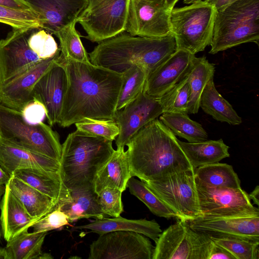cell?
<instances>
[{"mask_svg":"<svg viewBox=\"0 0 259 259\" xmlns=\"http://www.w3.org/2000/svg\"><path fill=\"white\" fill-rule=\"evenodd\" d=\"M62 59L68 85L58 124L66 127L84 118L114 120L122 73Z\"/></svg>","mask_w":259,"mask_h":259,"instance_id":"1","label":"cell"},{"mask_svg":"<svg viewBox=\"0 0 259 259\" xmlns=\"http://www.w3.org/2000/svg\"><path fill=\"white\" fill-rule=\"evenodd\" d=\"M126 146L132 177L144 182L177 171L195 170L176 135L159 119L142 127Z\"/></svg>","mask_w":259,"mask_h":259,"instance_id":"2","label":"cell"},{"mask_svg":"<svg viewBox=\"0 0 259 259\" xmlns=\"http://www.w3.org/2000/svg\"><path fill=\"white\" fill-rule=\"evenodd\" d=\"M176 50L172 34L162 37H148L133 36L124 31L98 42L89 56L92 64L119 73L138 65L144 68L148 74Z\"/></svg>","mask_w":259,"mask_h":259,"instance_id":"3","label":"cell"},{"mask_svg":"<svg viewBox=\"0 0 259 259\" xmlns=\"http://www.w3.org/2000/svg\"><path fill=\"white\" fill-rule=\"evenodd\" d=\"M112 141L78 130L62 144L59 174L69 190L94 188L98 171L113 153Z\"/></svg>","mask_w":259,"mask_h":259,"instance_id":"4","label":"cell"},{"mask_svg":"<svg viewBox=\"0 0 259 259\" xmlns=\"http://www.w3.org/2000/svg\"><path fill=\"white\" fill-rule=\"evenodd\" d=\"M258 41L259 0H236L217 10L209 53Z\"/></svg>","mask_w":259,"mask_h":259,"instance_id":"5","label":"cell"},{"mask_svg":"<svg viewBox=\"0 0 259 259\" xmlns=\"http://www.w3.org/2000/svg\"><path fill=\"white\" fill-rule=\"evenodd\" d=\"M0 139L58 161L61 158L59 136L50 125L30 124L21 112L1 104Z\"/></svg>","mask_w":259,"mask_h":259,"instance_id":"6","label":"cell"},{"mask_svg":"<svg viewBox=\"0 0 259 259\" xmlns=\"http://www.w3.org/2000/svg\"><path fill=\"white\" fill-rule=\"evenodd\" d=\"M216 11L214 6L203 2L173 8L170 25L177 50L195 55L210 45Z\"/></svg>","mask_w":259,"mask_h":259,"instance_id":"7","label":"cell"},{"mask_svg":"<svg viewBox=\"0 0 259 259\" xmlns=\"http://www.w3.org/2000/svg\"><path fill=\"white\" fill-rule=\"evenodd\" d=\"M194 170L177 171L155 181L145 182L173 210L179 220L187 222L202 216Z\"/></svg>","mask_w":259,"mask_h":259,"instance_id":"8","label":"cell"},{"mask_svg":"<svg viewBox=\"0 0 259 259\" xmlns=\"http://www.w3.org/2000/svg\"><path fill=\"white\" fill-rule=\"evenodd\" d=\"M212 240L178 220L160 234L152 259H207Z\"/></svg>","mask_w":259,"mask_h":259,"instance_id":"9","label":"cell"},{"mask_svg":"<svg viewBox=\"0 0 259 259\" xmlns=\"http://www.w3.org/2000/svg\"><path fill=\"white\" fill-rule=\"evenodd\" d=\"M79 23L92 42H99L125 31L129 0H88Z\"/></svg>","mask_w":259,"mask_h":259,"instance_id":"10","label":"cell"},{"mask_svg":"<svg viewBox=\"0 0 259 259\" xmlns=\"http://www.w3.org/2000/svg\"><path fill=\"white\" fill-rule=\"evenodd\" d=\"M154 246L145 236L132 231L100 234L90 245L89 259H152Z\"/></svg>","mask_w":259,"mask_h":259,"instance_id":"11","label":"cell"},{"mask_svg":"<svg viewBox=\"0 0 259 259\" xmlns=\"http://www.w3.org/2000/svg\"><path fill=\"white\" fill-rule=\"evenodd\" d=\"M171 11L164 0H129L124 30L133 36L169 35Z\"/></svg>","mask_w":259,"mask_h":259,"instance_id":"12","label":"cell"},{"mask_svg":"<svg viewBox=\"0 0 259 259\" xmlns=\"http://www.w3.org/2000/svg\"><path fill=\"white\" fill-rule=\"evenodd\" d=\"M201 217L259 213L248 194L239 188L212 187L195 181Z\"/></svg>","mask_w":259,"mask_h":259,"instance_id":"13","label":"cell"},{"mask_svg":"<svg viewBox=\"0 0 259 259\" xmlns=\"http://www.w3.org/2000/svg\"><path fill=\"white\" fill-rule=\"evenodd\" d=\"M33 28L13 29L5 39L0 40V85L42 60L28 45Z\"/></svg>","mask_w":259,"mask_h":259,"instance_id":"14","label":"cell"},{"mask_svg":"<svg viewBox=\"0 0 259 259\" xmlns=\"http://www.w3.org/2000/svg\"><path fill=\"white\" fill-rule=\"evenodd\" d=\"M162 113L159 99L148 95L144 90L135 100L116 111L114 120L119 128L115 139L117 148H124L138 131Z\"/></svg>","mask_w":259,"mask_h":259,"instance_id":"15","label":"cell"},{"mask_svg":"<svg viewBox=\"0 0 259 259\" xmlns=\"http://www.w3.org/2000/svg\"><path fill=\"white\" fill-rule=\"evenodd\" d=\"M186 223L193 230L209 237H235L259 241V213L200 217Z\"/></svg>","mask_w":259,"mask_h":259,"instance_id":"16","label":"cell"},{"mask_svg":"<svg viewBox=\"0 0 259 259\" xmlns=\"http://www.w3.org/2000/svg\"><path fill=\"white\" fill-rule=\"evenodd\" d=\"M67 85L66 69L61 57L42 75L33 88V99L44 105L47 121L51 126L59 122Z\"/></svg>","mask_w":259,"mask_h":259,"instance_id":"17","label":"cell"},{"mask_svg":"<svg viewBox=\"0 0 259 259\" xmlns=\"http://www.w3.org/2000/svg\"><path fill=\"white\" fill-rule=\"evenodd\" d=\"M60 51L42 60L5 84L0 85V104L21 112L32 101L33 88L42 75L60 59Z\"/></svg>","mask_w":259,"mask_h":259,"instance_id":"18","label":"cell"},{"mask_svg":"<svg viewBox=\"0 0 259 259\" xmlns=\"http://www.w3.org/2000/svg\"><path fill=\"white\" fill-rule=\"evenodd\" d=\"M195 57L186 51L177 50L164 62L148 74L144 92L151 97L160 98L186 76Z\"/></svg>","mask_w":259,"mask_h":259,"instance_id":"19","label":"cell"},{"mask_svg":"<svg viewBox=\"0 0 259 259\" xmlns=\"http://www.w3.org/2000/svg\"><path fill=\"white\" fill-rule=\"evenodd\" d=\"M38 16L41 28L56 35L73 22L87 7L88 0H25Z\"/></svg>","mask_w":259,"mask_h":259,"instance_id":"20","label":"cell"},{"mask_svg":"<svg viewBox=\"0 0 259 259\" xmlns=\"http://www.w3.org/2000/svg\"><path fill=\"white\" fill-rule=\"evenodd\" d=\"M0 166L11 176L16 170L29 168L59 172L60 163L0 139Z\"/></svg>","mask_w":259,"mask_h":259,"instance_id":"21","label":"cell"},{"mask_svg":"<svg viewBox=\"0 0 259 259\" xmlns=\"http://www.w3.org/2000/svg\"><path fill=\"white\" fill-rule=\"evenodd\" d=\"M0 204L2 233L7 242L27 231L39 220L28 213L6 184Z\"/></svg>","mask_w":259,"mask_h":259,"instance_id":"22","label":"cell"},{"mask_svg":"<svg viewBox=\"0 0 259 259\" xmlns=\"http://www.w3.org/2000/svg\"><path fill=\"white\" fill-rule=\"evenodd\" d=\"M81 229L90 230L99 235L116 231H132L149 238L155 243L162 232L160 225L155 220H129L120 215L113 218L96 219L88 224L73 227L71 230Z\"/></svg>","mask_w":259,"mask_h":259,"instance_id":"23","label":"cell"},{"mask_svg":"<svg viewBox=\"0 0 259 259\" xmlns=\"http://www.w3.org/2000/svg\"><path fill=\"white\" fill-rule=\"evenodd\" d=\"M132 177L126 151L123 148H117L97 174L94 190L97 194L106 187L123 192Z\"/></svg>","mask_w":259,"mask_h":259,"instance_id":"24","label":"cell"},{"mask_svg":"<svg viewBox=\"0 0 259 259\" xmlns=\"http://www.w3.org/2000/svg\"><path fill=\"white\" fill-rule=\"evenodd\" d=\"M12 176L52 198L59 204L70 198V191L63 184L59 172L29 168L16 170Z\"/></svg>","mask_w":259,"mask_h":259,"instance_id":"25","label":"cell"},{"mask_svg":"<svg viewBox=\"0 0 259 259\" xmlns=\"http://www.w3.org/2000/svg\"><path fill=\"white\" fill-rule=\"evenodd\" d=\"M58 206L70 223L90 218L101 219L107 216L100 207L98 194L94 188L70 191L69 199L58 204Z\"/></svg>","mask_w":259,"mask_h":259,"instance_id":"26","label":"cell"},{"mask_svg":"<svg viewBox=\"0 0 259 259\" xmlns=\"http://www.w3.org/2000/svg\"><path fill=\"white\" fill-rule=\"evenodd\" d=\"M6 185L33 218L41 219L59 204L52 198L13 176H11Z\"/></svg>","mask_w":259,"mask_h":259,"instance_id":"27","label":"cell"},{"mask_svg":"<svg viewBox=\"0 0 259 259\" xmlns=\"http://www.w3.org/2000/svg\"><path fill=\"white\" fill-rule=\"evenodd\" d=\"M178 143L193 167L218 162L230 156L229 147L221 139L196 143Z\"/></svg>","mask_w":259,"mask_h":259,"instance_id":"28","label":"cell"},{"mask_svg":"<svg viewBox=\"0 0 259 259\" xmlns=\"http://www.w3.org/2000/svg\"><path fill=\"white\" fill-rule=\"evenodd\" d=\"M200 107L217 121L233 125L240 124L242 122L232 106L216 89L213 78L208 81L201 94Z\"/></svg>","mask_w":259,"mask_h":259,"instance_id":"29","label":"cell"},{"mask_svg":"<svg viewBox=\"0 0 259 259\" xmlns=\"http://www.w3.org/2000/svg\"><path fill=\"white\" fill-rule=\"evenodd\" d=\"M215 66L205 57H196L188 73L190 95L188 105V114H195L200 108L201 94L209 80L213 78Z\"/></svg>","mask_w":259,"mask_h":259,"instance_id":"30","label":"cell"},{"mask_svg":"<svg viewBox=\"0 0 259 259\" xmlns=\"http://www.w3.org/2000/svg\"><path fill=\"white\" fill-rule=\"evenodd\" d=\"M195 181L212 187L239 188L240 180L233 167L227 163L215 162L195 169Z\"/></svg>","mask_w":259,"mask_h":259,"instance_id":"31","label":"cell"},{"mask_svg":"<svg viewBox=\"0 0 259 259\" xmlns=\"http://www.w3.org/2000/svg\"><path fill=\"white\" fill-rule=\"evenodd\" d=\"M160 120L175 135L188 142L196 143L207 140L208 134L199 123L191 119L187 113L164 112Z\"/></svg>","mask_w":259,"mask_h":259,"instance_id":"32","label":"cell"},{"mask_svg":"<svg viewBox=\"0 0 259 259\" xmlns=\"http://www.w3.org/2000/svg\"><path fill=\"white\" fill-rule=\"evenodd\" d=\"M47 232L26 231L7 242L8 259H38Z\"/></svg>","mask_w":259,"mask_h":259,"instance_id":"33","label":"cell"},{"mask_svg":"<svg viewBox=\"0 0 259 259\" xmlns=\"http://www.w3.org/2000/svg\"><path fill=\"white\" fill-rule=\"evenodd\" d=\"M148 72L143 67L134 65L122 73V83L116 111L135 100L143 91Z\"/></svg>","mask_w":259,"mask_h":259,"instance_id":"34","label":"cell"},{"mask_svg":"<svg viewBox=\"0 0 259 259\" xmlns=\"http://www.w3.org/2000/svg\"><path fill=\"white\" fill-rule=\"evenodd\" d=\"M75 21L61 29L55 35L60 41V55L65 60L91 62L80 39L81 36L75 29Z\"/></svg>","mask_w":259,"mask_h":259,"instance_id":"35","label":"cell"},{"mask_svg":"<svg viewBox=\"0 0 259 259\" xmlns=\"http://www.w3.org/2000/svg\"><path fill=\"white\" fill-rule=\"evenodd\" d=\"M127 187L130 193L143 202L155 215L166 219L176 218L173 210L145 182L132 177L127 182Z\"/></svg>","mask_w":259,"mask_h":259,"instance_id":"36","label":"cell"},{"mask_svg":"<svg viewBox=\"0 0 259 259\" xmlns=\"http://www.w3.org/2000/svg\"><path fill=\"white\" fill-rule=\"evenodd\" d=\"M188 73L167 92L158 98L163 113L180 112L188 114V105L190 95Z\"/></svg>","mask_w":259,"mask_h":259,"instance_id":"37","label":"cell"},{"mask_svg":"<svg viewBox=\"0 0 259 259\" xmlns=\"http://www.w3.org/2000/svg\"><path fill=\"white\" fill-rule=\"evenodd\" d=\"M0 22L13 29L41 28L38 16L34 11L19 9L0 5Z\"/></svg>","mask_w":259,"mask_h":259,"instance_id":"38","label":"cell"},{"mask_svg":"<svg viewBox=\"0 0 259 259\" xmlns=\"http://www.w3.org/2000/svg\"><path fill=\"white\" fill-rule=\"evenodd\" d=\"M226 249L236 259H258L259 241L235 237H210Z\"/></svg>","mask_w":259,"mask_h":259,"instance_id":"39","label":"cell"},{"mask_svg":"<svg viewBox=\"0 0 259 259\" xmlns=\"http://www.w3.org/2000/svg\"><path fill=\"white\" fill-rule=\"evenodd\" d=\"M28 41L29 47L41 60L53 57L60 51L52 34L41 28H33Z\"/></svg>","mask_w":259,"mask_h":259,"instance_id":"40","label":"cell"},{"mask_svg":"<svg viewBox=\"0 0 259 259\" xmlns=\"http://www.w3.org/2000/svg\"><path fill=\"white\" fill-rule=\"evenodd\" d=\"M76 130L114 141L119 133L115 120L84 118L75 123Z\"/></svg>","mask_w":259,"mask_h":259,"instance_id":"41","label":"cell"},{"mask_svg":"<svg viewBox=\"0 0 259 259\" xmlns=\"http://www.w3.org/2000/svg\"><path fill=\"white\" fill-rule=\"evenodd\" d=\"M122 192L116 188L106 187L98 194L99 204L106 215L116 217L123 212Z\"/></svg>","mask_w":259,"mask_h":259,"instance_id":"42","label":"cell"},{"mask_svg":"<svg viewBox=\"0 0 259 259\" xmlns=\"http://www.w3.org/2000/svg\"><path fill=\"white\" fill-rule=\"evenodd\" d=\"M68 218L58 204L47 214L38 220L32 226L33 232H48L62 228L69 224Z\"/></svg>","mask_w":259,"mask_h":259,"instance_id":"43","label":"cell"},{"mask_svg":"<svg viewBox=\"0 0 259 259\" xmlns=\"http://www.w3.org/2000/svg\"><path fill=\"white\" fill-rule=\"evenodd\" d=\"M21 112L25 121L33 125L42 122L46 117V110L44 105L36 99L28 103Z\"/></svg>","mask_w":259,"mask_h":259,"instance_id":"44","label":"cell"},{"mask_svg":"<svg viewBox=\"0 0 259 259\" xmlns=\"http://www.w3.org/2000/svg\"><path fill=\"white\" fill-rule=\"evenodd\" d=\"M207 259H236L226 249L212 240Z\"/></svg>","mask_w":259,"mask_h":259,"instance_id":"45","label":"cell"},{"mask_svg":"<svg viewBox=\"0 0 259 259\" xmlns=\"http://www.w3.org/2000/svg\"><path fill=\"white\" fill-rule=\"evenodd\" d=\"M233 1L234 0H184V3L191 4L197 2H203L213 5L217 10H220Z\"/></svg>","mask_w":259,"mask_h":259,"instance_id":"46","label":"cell"},{"mask_svg":"<svg viewBox=\"0 0 259 259\" xmlns=\"http://www.w3.org/2000/svg\"><path fill=\"white\" fill-rule=\"evenodd\" d=\"M0 5L16 9L33 10L25 0H0Z\"/></svg>","mask_w":259,"mask_h":259,"instance_id":"47","label":"cell"},{"mask_svg":"<svg viewBox=\"0 0 259 259\" xmlns=\"http://www.w3.org/2000/svg\"><path fill=\"white\" fill-rule=\"evenodd\" d=\"M249 199L252 201L257 206L259 205V186H256L254 190L248 194Z\"/></svg>","mask_w":259,"mask_h":259,"instance_id":"48","label":"cell"},{"mask_svg":"<svg viewBox=\"0 0 259 259\" xmlns=\"http://www.w3.org/2000/svg\"><path fill=\"white\" fill-rule=\"evenodd\" d=\"M11 176L6 173L0 166V185L6 184L9 181Z\"/></svg>","mask_w":259,"mask_h":259,"instance_id":"49","label":"cell"},{"mask_svg":"<svg viewBox=\"0 0 259 259\" xmlns=\"http://www.w3.org/2000/svg\"><path fill=\"white\" fill-rule=\"evenodd\" d=\"M0 259H8V255L5 247L0 246Z\"/></svg>","mask_w":259,"mask_h":259,"instance_id":"50","label":"cell"},{"mask_svg":"<svg viewBox=\"0 0 259 259\" xmlns=\"http://www.w3.org/2000/svg\"><path fill=\"white\" fill-rule=\"evenodd\" d=\"M168 6V7L172 10L175 5V4L178 2L179 0H164Z\"/></svg>","mask_w":259,"mask_h":259,"instance_id":"51","label":"cell"},{"mask_svg":"<svg viewBox=\"0 0 259 259\" xmlns=\"http://www.w3.org/2000/svg\"><path fill=\"white\" fill-rule=\"evenodd\" d=\"M4 185H0V203H1V200L2 198V197L3 196V194H4L5 191V186H4ZM2 236V230L1 228V225H0V240H1Z\"/></svg>","mask_w":259,"mask_h":259,"instance_id":"52","label":"cell"},{"mask_svg":"<svg viewBox=\"0 0 259 259\" xmlns=\"http://www.w3.org/2000/svg\"><path fill=\"white\" fill-rule=\"evenodd\" d=\"M236 1V0H234V1Z\"/></svg>","mask_w":259,"mask_h":259,"instance_id":"53","label":"cell"}]
</instances>
